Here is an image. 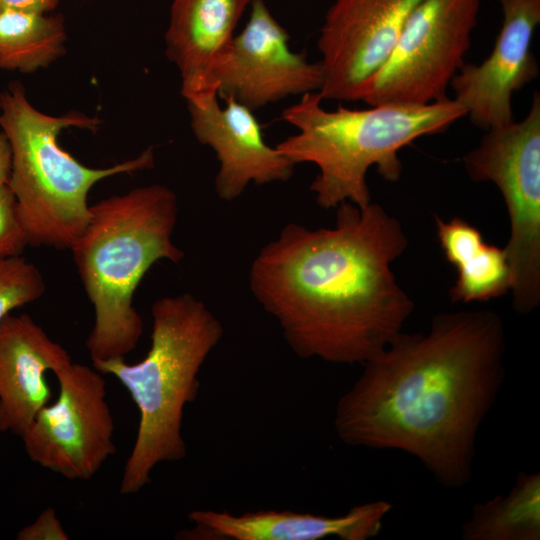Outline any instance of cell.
Returning a JSON list of instances; mask_svg holds the SVG:
<instances>
[{
  "label": "cell",
  "instance_id": "13",
  "mask_svg": "<svg viewBox=\"0 0 540 540\" xmlns=\"http://www.w3.org/2000/svg\"><path fill=\"white\" fill-rule=\"evenodd\" d=\"M224 101L221 107L216 92L186 101L196 139L211 147L219 161L217 195L232 201L250 183L287 181L295 165L266 143L254 111L232 98Z\"/></svg>",
  "mask_w": 540,
  "mask_h": 540
},
{
  "label": "cell",
  "instance_id": "22",
  "mask_svg": "<svg viewBox=\"0 0 540 540\" xmlns=\"http://www.w3.org/2000/svg\"><path fill=\"white\" fill-rule=\"evenodd\" d=\"M18 540H68L57 514L52 507L46 508L29 525L23 527L17 534Z\"/></svg>",
  "mask_w": 540,
  "mask_h": 540
},
{
  "label": "cell",
  "instance_id": "14",
  "mask_svg": "<svg viewBox=\"0 0 540 540\" xmlns=\"http://www.w3.org/2000/svg\"><path fill=\"white\" fill-rule=\"evenodd\" d=\"M71 361L28 314L7 315L0 324V432L21 437L50 403L47 372Z\"/></svg>",
  "mask_w": 540,
  "mask_h": 540
},
{
  "label": "cell",
  "instance_id": "19",
  "mask_svg": "<svg viewBox=\"0 0 540 540\" xmlns=\"http://www.w3.org/2000/svg\"><path fill=\"white\" fill-rule=\"evenodd\" d=\"M62 21L45 14L0 11V69L32 72L64 51Z\"/></svg>",
  "mask_w": 540,
  "mask_h": 540
},
{
  "label": "cell",
  "instance_id": "5",
  "mask_svg": "<svg viewBox=\"0 0 540 540\" xmlns=\"http://www.w3.org/2000/svg\"><path fill=\"white\" fill-rule=\"evenodd\" d=\"M151 313V347L144 359L133 364L124 358L92 363L126 388L139 411L136 439L119 487L123 495L150 484L158 464L186 457L184 408L197 398L199 371L224 334L221 322L189 293L156 300Z\"/></svg>",
  "mask_w": 540,
  "mask_h": 540
},
{
  "label": "cell",
  "instance_id": "21",
  "mask_svg": "<svg viewBox=\"0 0 540 540\" xmlns=\"http://www.w3.org/2000/svg\"><path fill=\"white\" fill-rule=\"evenodd\" d=\"M29 245L17 200L8 184H0V259L21 256Z\"/></svg>",
  "mask_w": 540,
  "mask_h": 540
},
{
  "label": "cell",
  "instance_id": "24",
  "mask_svg": "<svg viewBox=\"0 0 540 540\" xmlns=\"http://www.w3.org/2000/svg\"><path fill=\"white\" fill-rule=\"evenodd\" d=\"M12 154L6 134L0 130V184H8L11 174Z\"/></svg>",
  "mask_w": 540,
  "mask_h": 540
},
{
  "label": "cell",
  "instance_id": "10",
  "mask_svg": "<svg viewBox=\"0 0 540 540\" xmlns=\"http://www.w3.org/2000/svg\"><path fill=\"white\" fill-rule=\"evenodd\" d=\"M249 19L216 61L212 84L218 97L232 98L252 111L294 95L319 92L320 62L291 50L290 35L264 0H251Z\"/></svg>",
  "mask_w": 540,
  "mask_h": 540
},
{
  "label": "cell",
  "instance_id": "12",
  "mask_svg": "<svg viewBox=\"0 0 540 540\" xmlns=\"http://www.w3.org/2000/svg\"><path fill=\"white\" fill-rule=\"evenodd\" d=\"M502 26L489 56L464 63L450 86L473 125L488 130L512 121V96L538 75L531 50L540 0H500Z\"/></svg>",
  "mask_w": 540,
  "mask_h": 540
},
{
  "label": "cell",
  "instance_id": "2",
  "mask_svg": "<svg viewBox=\"0 0 540 540\" xmlns=\"http://www.w3.org/2000/svg\"><path fill=\"white\" fill-rule=\"evenodd\" d=\"M336 209L333 228L284 226L254 258L250 289L297 356L363 365L414 311L391 267L408 237L378 203Z\"/></svg>",
  "mask_w": 540,
  "mask_h": 540
},
{
  "label": "cell",
  "instance_id": "1",
  "mask_svg": "<svg viewBox=\"0 0 540 540\" xmlns=\"http://www.w3.org/2000/svg\"><path fill=\"white\" fill-rule=\"evenodd\" d=\"M505 351L504 322L488 309L443 312L424 333L401 332L339 398L336 434L350 446L403 451L443 487L462 488L504 382Z\"/></svg>",
  "mask_w": 540,
  "mask_h": 540
},
{
  "label": "cell",
  "instance_id": "3",
  "mask_svg": "<svg viewBox=\"0 0 540 540\" xmlns=\"http://www.w3.org/2000/svg\"><path fill=\"white\" fill-rule=\"evenodd\" d=\"M177 197L162 184L137 187L90 206L89 222L70 250L95 320L86 340L92 363L124 358L139 343L144 324L133 304L149 269L179 263L172 241Z\"/></svg>",
  "mask_w": 540,
  "mask_h": 540
},
{
  "label": "cell",
  "instance_id": "11",
  "mask_svg": "<svg viewBox=\"0 0 540 540\" xmlns=\"http://www.w3.org/2000/svg\"><path fill=\"white\" fill-rule=\"evenodd\" d=\"M421 0H334L317 41L323 99L359 101Z\"/></svg>",
  "mask_w": 540,
  "mask_h": 540
},
{
  "label": "cell",
  "instance_id": "18",
  "mask_svg": "<svg viewBox=\"0 0 540 540\" xmlns=\"http://www.w3.org/2000/svg\"><path fill=\"white\" fill-rule=\"evenodd\" d=\"M463 540H539L540 473L520 471L506 495L474 505Z\"/></svg>",
  "mask_w": 540,
  "mask_h": 540
},
{
  "label": "cell",
  "instance_id": "7",
  "mask_svg": "<svg viewBox=\"0 0 540 540\" xmlns=\"http://www.w3.org/2000/svg\"><path fill=\"white\" fill-rule=\"evenodd\" d=\"M469 177L492 182L506 204L510 236L504 247L511 270L512 307L521 315L540 304V97L529 112L486 130L478 146L463 157Z\"/></svg>",
  "mask_w": 540,
  "mask_h": 540
},
{
  "label": "cell",
  "instance_id": "9",
  "mask_svg": "<svg viewBox=\"0 0 540 540\" xmlns=\"http://www.w3.org/2000/svg\"><path fill=\"white\" fill-rule=\"evenodd\" d=\"M59 393L21 436L27 456L68 480L93 478L115 454L104 374L72 361L54 372Z\"/></svg>",
  "mask_w": 540,
  "mask_h": 540
},
{
  "label": "cell",
  "instance_id": "6",
  "mask_svg": "<svg viewBox=\"0 0 540 540\" xmlns=\"http://www.w3.org/2000/svg\"><path fill=\"white\" fill-rule=\"evenodd\" d=\"M100 120L71 112L51 116L37 110L24 87L12 82L0 93V128L12 154L8 185L17 200L29 245L70 249L90 219L88 192L102 179L151 168L152 148L106 168L88 167L57 142L63 129L95 130Z\"/></svg>",
  "mask_w": 540,
  "mask_h": 540
},
{
  "label": "cell",
  "instance_id": "17",
  "mask_svg": "<svg viewBox=\"0 0 540 540\" xmlns=\"http://www.w3.org/2000/svg\"><path fill=\"white\" fill-rule=\"evenodd\" d=\"M439 244L457 271L449 289L452 302H485L506 295L511 270L504 248L486 243L480 230L463 218L445 221L435 215Z\"/></svg>",
  "mask_w": 540,
  "mask_h": 540
},
{
  "label": "cell",
  "instance_id": "16",
  "mask_svg": "<svg viewBox=\"0 0 540 540\" xmlns=\"http://www.w3.org/2000/svg\"><path fill=\"white\" fill-rule=\"evenodd\" d=\"M251 0H172L166 55L179 70L185 100L216 92L214 65Z\"/></svg>",
  "mask_w": 540,
  "mask_h": 540
},
{
  "label": "cell",
  "instance_id": "15",
  "mask_svg": "<svg viewBox=\"0 0 540 540\" xmlns=\"http://www.w3.org/2000/svg\"><path fill=\"white\" fill-rule=\"evenodd\" d=\"M392 504L375 500L355 505L343 515L324 516L289 510L226 511L193 510L189 520L195 539L230 540H367L380 532Z\"/></svg>",
  "mask_w": 540,
  "mask_h": 540
},
{
  "label": "cell",
  "instance_id": "4",
  "mask_svg": "<svg viewBox=\"0 0 540 540\" xmlns=\"http://www.w3.org/2000/svg\"><path fill=\"white\" fill-rule=\"evenodd\" d=\"M319 92L303 94L287 107L282 118L296 127L277 150L294 165L312 163L318 174L310 190L323 209L349 201L359 207L371 202L368 169L389 182L399 180L398 152L419 137L441 133L466 116L465 109L448 97L425 105L382 104L368 109L322 107Z\"/></svg>",
  "mask_w": 540,
  "mask_h": 540
},
{
  "label": "cell",
  "instance_id": "20",
  "mask_svg": "<svg viewBox=\"0 0 540 540\" xmlns=\"http://www.w3.org/2000/svg\"><path fill=\"white\" fill-rule=\"evenodd\" d=\"M45 289L34 263L22 256L0 259V324L15 309L42 297Z\"/></svg>",
  "mask_w": 540,
  "mask_h": 540
},
{
  "label": "cell",
  "instance_id": "23",
  "mask_svg": "<svg viewBox=\"0 0 540 540\" xmlns=\"http://www.w3.org/2000/svg\"><path fill=\"white\" fill-rule=\"evenodd\" d=\"M59 0H0L1 10L46 14L54 9Z\"/></svg>",
  "mask_w": 540,
  "mask_h": 540
},
{
  "label": "cell",
  "instance_id": "8",
  "mask_svg": "<svg viewBox=\"0 0 540 540\" xmlns=\"http://www.w3.org/2000/svg\"><path fill=\"white\" fill-rule=\"evenodd\" d=\"M479 9L480 0H421L361 100L425 105L446 98L465 63Z\"/></svg>",
  "mask_w": 540,
  "mask_h": 540
}]
</instances>
